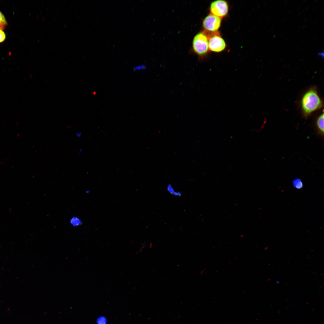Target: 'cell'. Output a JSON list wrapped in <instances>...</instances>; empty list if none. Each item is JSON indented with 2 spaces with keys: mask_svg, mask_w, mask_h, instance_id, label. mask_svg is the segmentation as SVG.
Masks as SVG:
<instances>
[{
  "mask_svg": "<svg viewBox=\"0 0 324 324\" xmlns=\"http://www.w3.org/2000/svg\"><path fill=\"white\" fill-rule=\"evenodd\" d=\"M90 192V190H86V191H85V193H86V194H88V193H89Z\"/></svg>",
  "mask_w": 324,
  "mask_h": 324,
  "instance_id": "obj_17",
  "label": "cell"
},
{
  "mask_svg": "<svg viewBox=\"0 0 324 324\" xmlns=\"http://www.w3.org/2000/svg\"><path fill=\"white\" fill-rule=\"evenodd\" d=\"M6 35L2 30L0 29V43L3 42L5 39Z\"/></svg>",
  "mask_w": 324,
  "mask_h": 324,
  "instance_id": "obj_12",
  "label": "cell"
},
{
  "mask_svg": "<svg viewBox=\"0 0 324 324\" xmlns=\"http://www.w3.org/2000/svg\"><path fill=\"white\" fill-rule=\"evenodd\" d=\"M82 151V149H80V150L79 152L78 153V155Z\"/></svg>",
  "mask_w": 324,
  "mask_h": 324,
  "instance_id": "obj_16",
  "label": "cell"
},
{
  "mask_svg": "<svg viewBox=\"0 0 324 324\" xmlns=\"http://www.w3.org/2000/svg\"><path fill=\"white\" fill-rule=\"evenodd\" d=\"M322 102L316 91L311 89L303 96L302 100V106L304 115L307 116L315 111L320 108Z\"/></svg>",
  "mask_w": 324,
  "mask_h": 324,
  "instance_id": "obj_1",
  "label": "cell"
},
{
  "mask_svg": "<svg viewBox=\"0 0 324 324\" xmlns=\"http://www.w3.org/2000/svg\"><path fill=\"white\" fill-rule=\"evenodd\" d=\"M7 25V22L5 16L0 11V29L3 30Z\"/></svg>",
  "mask_w": 324,
  "mask_h": 324,
  "instance_id": "obj_10",
  "label": "cell"
},
{
  "mask_svg": "<svg viewBox=\"0 0 324 324\" xmlns=\"http://www.w3.org/2000/svg\"><path fill=\"white\" fill-rule=\"evenodd\" d=\"M82 133L81 132L76 133V135L77 137H80L81 136Z\"/></svg>",
  "mask_w": 324,
  "mask_h": 324,
  "instance_id": "obj_15",
  "label": "cell"
},
{
  "mask_svg": "<svg viewBox=\"0 0 324 324\" xmlns=\"http://www.w3.org/2000/svg\"><path fill=\"white\" fill-rule=\"evenodd\" d=\"M107 322L106 318L104 316H99L96 320L97 324H106Z\"/></svg>",
  "mask_w": 324,
  "mask_h": 324,
  "instance_id": "obj_11",
  "label": "cell"
},
{
  "mask_svg": "<svg viewBox=\"0 0 324 324\" xmlns=\"http://www.w3.org/2000/svg\"><path fill=\"white\" fill-rule=\"evenodd\" d=\"M293 186L296 188L300 189L302 188L303 186L302 181L299 178H296L292 181Z\"/></svg>",
  "mask_w": 324,
  "mask_h": 324,
  "instance_id": "obj_9",
  "label": "cell"
},
{
  "mask_svg": "<svg viewBox=\"0 0 324 324\" xmlns=\"http://www.w3.org/2000/svg\"><path fill=\"white\" fill-rule=\"evenodd\" d=\"M221 19L210 14L204 19L202 26L206 32H215L218 31L220 27Z\"/></svg>",
  "mask_w": 324,
  "mask_h": 324,
  "instance_id": "obj_5",
  "label": "cell"
},
{
  "mask_svg": "<svg viewBox=\"0 0 324 324\" xmlns=\"http://www.w3.org/2000/svg\"><path fill=\"white\" fill-rule=\"evenodd\" d=\"M70 223L73 226L76 227L81 225L82 222L81 220L76 216H74L70 219Z\"/></svg>",
  "mask_w": 324,
  "mask_h": 324,
  "instance_id": "obj_7",
  "label": "cell"
},
{
  "mask_svg": "<svg viewBox=\"0 0 324 324\" xmlns=\"http://www.w3.org/2000/svg\"><path fill=\"white\" fill-rule=\"evenodd\" d=\"M210 14L220 18L226 16L229 11L227 2L224 0H217L212 2L210 7Z\"/></svg>",
  "mask_w": 324,
  "mask_h": 324,
  "instance_id": "obj_4",
  "label": "cell"
},
{
  "mask_svg": "<svg viewBox=\"0 0 324 324\" xmlns=\"http://www.w3.org/2000/svg\"><path fill=\"white\" fill-rule=\"evenodd\" d=\"M167 190L169 192L173 195L178 196H182L181 193L180 192L175 191L173 187L170 184L167 185Z\"/></svg>",
  "mask_w": 324,
  "mask_h": 324,
  "instance_id": "obj_8",
  "label": "cell"
},
{
  "mask_svg": "<svg viewBox=\"0 0 324 324\" xmlns=\"http://www.w3.org/2000/svg\"><path fill=\"white\" fill-rule=\"evenodd\" d=\"M193 47L194 52L198 55L206 54L208 49V39L205 32H200L194 37L193 41Z\"/></svg>",
  "mask_w": 324,
  "mask_h": 324,
  "instance_id": "obj_2",
  "label": "cell"
},
{
  "mask_svg": "<svg viewBox=\"0 0 324 324\" xmlns=\"http://www.w3.org/2000/svg\"><path fill=\"white\" fill-rule=\"evenodd\" d=\"M205 32L208 38L209 50L214 52H220L225 49L226 43L219 32Z\"/></svg>",
  "mask_w": 324,
  "mask_h": 324,
  "instance_id": "obj_3",
  "label": "cell"
},
{
  "mask_svg": "<svg viewBox=\"0 0 324 324\" xmlns=\"http://www.w3.org/2000/svg\"><path fill=\"white\" fill-rule=\"evenodd\" d=\"M317 55L322 57H324V54L323 52H319L317 54Z\"/></svg>",
  "mask_w": 324,
  "mask_h": 324,
  "instance_id": "obj_14",
  "label": "cell"
},
{
  "mask_svg": "<svg viewBox=\"0 0 324 324\" xmlns=\"http://www.w3.org/2000/svg\"><path fill=\"white\" fill-rule=\"evenodd\" d=\"M145 68V67L144 65H139L134 67H133V70L134 71L140 70L141 69H144Z\"/></svg>",
  "mask_w": 324,
  "mask_h": 324,
  "instance_id": "obj_13",
  "label": "cell"
},
{
  "mask_svg": "<svg viewBox=\"0 0 324 324\" xmlns=\"http://www.w3.org/2000/svg\"><path fill=\"white\" fill-rule=\"evenodd\" d=\"M316 126L318 134L323 137L324 136V113H323L317 118L316 121Z\"/></svg>",
  "mask_w": 324,
  "mask_h": 324,
  "instance_id": "obj_6",
  "label": "cell"
}]
</instances>
